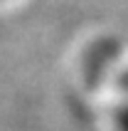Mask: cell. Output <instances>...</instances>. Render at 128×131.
I'll return each instance as SVG.
<instances>
[{"mask_svg":"<svg viewBox=\"0 0 128 131\" xmlns=\"http://www.w3.org/2000/svg\"><path fill=\"white\" fill-rule=\"evenodd\" d=\"M118 84H121V89H126V92H128V72L123 74L121 79H118Z\"/></svg>","mask_w":128,"mask_h":131,"instance_id":"cell-2","label":"cell"},{"mask_svg":"<svg viewBox=\"0 0 128 131\" xmlns=\"http://www.w3.org/2000/svg\"><path fill=\"white\" fill-rule=\"evenodd\" d=\"M113 121H116V129L118 131H128V104H123V106L116 109Z\"/></svg>","mask_w":128,"mask_h":131,"instance_id":"cell-1","label":"cell"}]
</instances>
